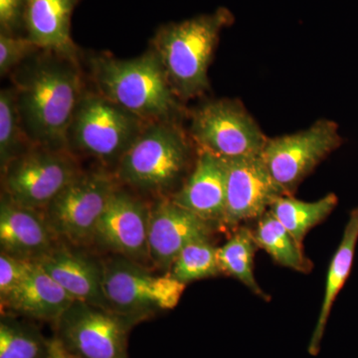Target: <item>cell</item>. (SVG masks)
<instances>
[{"label": "cell", "instance_id": "1", "mask_svg": "<svg viewBox=\"0 0 358 358\" xmlns=\"http://www.w3.org/2000/svg\"><path fill=\"white\" fill-rule=\"evenodd\" d=\"M10 76L30 145L67 150L68 129L86 91L78 57L41 49Z\"/></svg>", "mask_w": 358, "mask_h": 358}, {"label": "cell", "instance_id": "2", "mask_svg": "<svg viewBox=\"0 0 358 358\" xmlns=\"http://www.w3.org/2000/svg\"><path fill=\"white\" fill-rule=\"evenodd\" d=\"M89 67L96 92L143 121L174 120L181 110L180 100L150 49L131 59L91 55Z\"/></svg>", "mask_w": 358, "mask_h": 358}, {"label": "cell", "instance_id": "3", "mask_svg": "<svg viewBox=\"0 0 358 358\" xmlns=\"http://www.w3.org/2000/svg\"><path fill=\"white\" fill-rule=\"evenodd\" d=\"M234 22L226 7L157 28L150 50L159 57L179 100L196 98L209 88L208 69L221 32Z\"/></svg>", "mask_w": 358, "mask_h": 358}, {"label": "cell", "instance_id": "4", "mask_svg": "<svg viewBox=\"0 0 358 358\" xmlns=\"http://www.w3.org/2000/svg\"><path fill=\"white\" fill-rule=\"evenodd\" d=\"M190 150L187 136L176 120L148 122L117 164L115 178L143 192H166L185 173Z\"/></svg>", "mask_w": 358, "mask_h": 358}, {"label": "cell", "instance_id": "5", "mask_svg": "<svg viewBox=\"0 0 358 358\" xmlns=\"http://www.w3.org/2000/svg\"><path fill=\"white\" fill-rule=\"evenodd\" d=\"M148 122L98 92L85 91L67 134V150L117 167Z\"/></svg>", "mask_w": 358, "mask_h": 358}, {"label": "cell", "instance_id": "6", "mask_svg": "<svg viewBox=\"0 0 358 358\" xmlns=\"http://www.w3.org/2000/svg\"><path fill=\"white\" fill-rule=\"evenodd\" d=\"M103 267V294L110 310L138 322L173 310L186 286L169 273L152 274L141 263L122 256L113 257Z\"/></svg>", "mask_w": 358, "mask_h": 358}, {"label": "cell", "instance_id": "7", "mask_svg": "<svg viewBox=\"0 0 358 358\" xmlns=\"http://www.w3.org/2000/svg\"><path fill=\"white\" fill-rule=\"evenodd\" d=\"M81 173L69 150L31 145L1 171L2 193L15 203L43 212Z\"/></svg>", "mask_w": 358, "mask_h": 358}, {"label": "cell", "instance_id": "8", "mask_svg": "<svg viewBox=\"0 0 358 358\" xmlns=\"http://www.w3.org/2000/svg\"><path fill=\"white\" fill-rule=\"evenodd\" d=\"M103 171H82L43 211L45 220L56 238L74 245L93 241L96 224L119 186Z\"/></svg>", "mask_w": 358, "mask_h": 358}, {"label": "cell", "instance_id": "9", "mask_svg": "<svg viewBox=\"0 0 358 358\" xmlns=\"http://www.w3.org/2000/svg\"><path fill=\"white\" fill-rule=\"evenodd\" d=\"M190 136L199 150L223 159L262 154L268 138L236 100L209 101L193 110Z\"/></svg>", "mask_w": 358, "mask_h": 358}, {"label": "cell", "instance_id": "10", "mask_svg": "<svg viewBox=\"0 0 358 358\" xmlns=\"http://www.w3.org/2000/svg\"><path fill=\"white\" fill-rule=\"evenodd\" d=\"M343 143L338 124L322 119L298 133L268 138L261 155L285 194L293 195L315 167Z\"/></svg>", "mask_w": 358, "mask_h": 358}, {"label": "cell", "instance_id": "11", "mask_svg": "<svg viewBox=\"0 0 358 358\" xmlns=\"http://www.w3.org/2000/svg\"><path fill=\"white\" fill-rule=\"evenodd\" d=\"M138 320L75 301L56 322L59 338L81 358H128V338Z\"/></svg>", "mask_w": 358, "mask_h": 358}, {"label": "cell", "instance_id": "12", "mask_svg": "<svg viewBox=\"0 0 358 358\" xmlns=\"http://www.w3.org/2000/svg\"><path fill=\"white\" fill-rule=\"evenodd\" d=\"M282 195L262 155L226 159L225 227L260 218Z\"/></svg>", "mask_w": 358, "mask_h": 358}, {"label": "cell", "instance_id": "13", "mask_svg": "<svg viewBox=\"0 0 358 358\" xmlns=\"http://www.w3.org/2000/svg\"><path fill=\"white\" fill-rule=\"evenodd\" d=\"M148 220L150 206L117 186L96 224L93 242L115 255L148 262Z\"/></svg>", "mask_w": 358, "mask_h": 358}, {"label": "cell", "instance_id": "14", "mask_svg": "<svg viewBox=\"0 0 358 358\" xmlns=\"http://www.w3.org/2000/svg\"><path fill=\"white\" fill-rule=\"evenodd\" d=\"M217 226L179 206L171 199H162L150 206L148 261L169 272L181 251L188 245L210 240Z\"/></svg>", "mask_w": 358, "mask_h": 358}, {"label": "cell", "instance_id": "15", "mask_svg": "<svg viewBox=\"0 0 358 358\" xmlns=\"http://www.w3.org/2000/svg\"><path fill=\"white\" fill-rule=\"evenodd\" d=\"M55 235L43 212L15 203L1 193L0 199V249L3 253L37 262L55 248Z\"/></svg>", "mask_w": 358, "mask_h": 358}, {"label": "cell", "instance_id": "16", "mask_svg": "<svg viewBox=\"0 0 358 358\" xmlns=\"http://www.w3.org/2000/svg\"><path fill=\"white\" fill-rule=\"evenodd\" d=\"M171 199L207 222L223 225L226 159L199 150L194 169Z\"/></svg>", "mask_w": 358, "mask_h": 358}, {"label": "cell", "instance_id": "17", "mask_svg": "<svg viewBox=\"0 0 358 358\" xmlns=\"http://www.w3.org/2000/svg\"><path fill=\"white\" fill-rule=\"evenodd\" d=\"M36 263L75 301L110 310L103 294V263L60 246H56Z\"/></svg>", "mask_w": 358, "mask_h": 358}, {"label": "cell", "instance_id": "18", "mask_svg": "<svg viewBox=\"0 0 358 358\" xmlns=\"http://www.w3.org/2000/svg\"><path fill=\"white\" fill-rule=\"evenodd\" d=\"M82 0H26L24 35L42 50L78 56L71 35L75 9Z\"/></svg>", "mask_w": 358, "mask_h": 358}, {"label": "cell", "instance_id": "19", "mask_svg": "<svg viewBox=\"0 0 358 358\" xmlns=\"http://www.w3.org/2000/svg\"><path fill=\"white\" fill-rule=\"evenodd\" d=\"M75 300L38 263L13 293L1 301L2 310L41 320L57 322Z\"/></svg>", "mask_w": 358, "mask_h": 358}, {"label": "cell", "instance_id": "20", "mask_svg": "<svg viewBox=\"0 0 358 358\" xmlns=\"http://www.w3.org/2000/svg\"><path fill=\"white\" fill-rule=\"evenodd\" d=\"M358 243V206L350 211L348 222L343 230V237L336 253L329 264L327 270L326 289H324V300L320 308L319 319L315 324L310 345L308 353L317 355L320 350L322 338L329 320V315L333 310L334 301L338 294L345 287L350 278L355 260V251Z\"/></svg>", "mask_w": 358, "mask_h": 358}, {"label": "cell", "instance_id": "21", "mask_svg": "<svg viewBox=\"0 0 358 358\" xmlns=\"http://www.w3.org/2000/svg\"><path fill=\"white\" fill-rule=\"evenodd\" d=\"M338 204V197L331 192L313 202L294 199L293 195H282L275 200L270 211L298 244L303 246L308 233L324 222Z\"/></svg>", "mask_w": 358, "mask_h": 358}, {"label": "cell", "instance_id": "22", "mask_svg": "<svg viewBox=\"0 0 358 358\" xmlns=\"http://www.w3.org/2000/svg\"><path fill=\"white\" fill-rule=\"evenodd\" d=\"M254 236L259 249H263L282 267L296 272L308 274L313 270V264L278 219L268 210L258 219Z\"/></svg>", "mask_w": 358, "mask_h": 358}, {"label": "cell", "instance_id": "23", "mask_svg": "<svg viewBox=\"0 0 358 358\" xmlns=\"http://www.w3.org/2000/svg\"><path fill=\"white\" fill-rule=\"evenodd\" d=\"M257 244L253 230L238 228L225 244L218 247V262L222 274L235 278L256 296L268 301V294L261 288L254 275Z\"/></svg>", "mask_w": 358, "mask_h": 358}, {"label": "cell", "instance_id": "24", "mask_svg": "<svg viewBox=\"0 0 358 358\" xmlns=\"http://www.w3.org/2000/svg\"><path fill=\"white\" fill-rule=\"evenodd\" d=\"M48 343L36 327L9 315H2L0 358H46Z\"/></svg>", "mask_w": 358, "mask_h": 358}, {"label": "cell", "instance_id": "25", "mask_svg": "<svg viewBox=\"0 0 358 358\" xmlns=\"http://www.w3.org/2000/svg\"><path fill=\"white\" fill-rule=\"evenodd\" d=\"M169 274L182 284L222 274L218 262V247L211 240H200L185 247L176 257Z\"/></svg>", "mask_w": 358, "mask_h": 358}, {"label": "cell", "instance_id": "26", "mask_svg": "<svg viewBox=\"0 0 358 358\" xmlns=\"http://www.w3.org/2000/svg\"><path fill=\"white\" fill-rule=\"evenodd\" d=\"M31 147L21 126L15 93L11 88L0 91V167L1 171L14 159Z\"/></svg>", "mask_w": 358, "mask_h": 358}, {"label": "cell", "instance_id": "27", "mask_svg": "<svg viewBox=\"0 0 358 358\" xmlns=\"http://www.w3.org/2000/svg\"><path fill=\"white\" fill-rule=\"evenodd\" d=\"M41 50L24 35L0 32V77L10 75L33 54Z\"/></svg>", "mask_w": 358, "mask_h": 358}, {"label": "cell", "instance_id": "28", "mask_svg": "<svg viewBox=\"0 0 358 358\" xmlns=\"http://www.w3.org/2000/svg\"><path fill=\"white\" fill-rule=\"evenodd\" d=\"M33 262L0 253V301H3L29 273Z\"/></svg>", "mask_w": 358, "mask_h": 358}, {"label": "cell", "instance_id": "29", "mask_svg": "<svg viewBox=\"0 0 358 358\" xmlns=\"http://www.w3.org/2000/svg\"><path fill=\"white\" fill-rule=\"evenodd\" d=\"M25 2L26 0H0V32L24 35Z\"/></svg>", "mask_w": 358, "mask_h": 358}, {"label": "cell", "instance_id": "30", "mask_svg": "<svg viewBox=\"0 0 358 358\" xmlns=\"http://www.w3.org/2000/svg\"><path fill=\"white\" fill-rule=\"evenodd\" d=\"M46 358H81L70 350L59 338L50 339L48 343V352Z\"/></svg>", "mask_w": 358, "mask_h": 358}]
</instances>
